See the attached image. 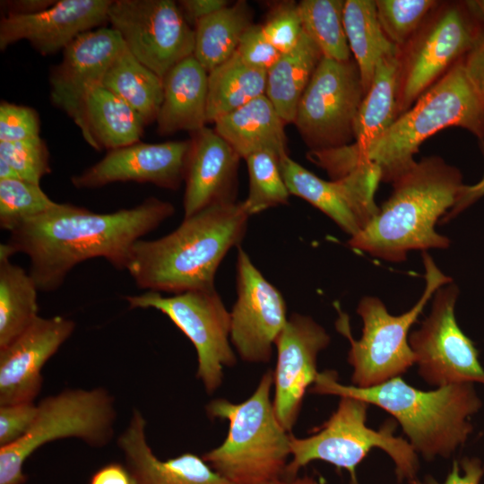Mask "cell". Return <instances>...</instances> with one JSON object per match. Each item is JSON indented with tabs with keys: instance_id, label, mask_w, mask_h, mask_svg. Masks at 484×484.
<instances>
[{
	"instance_id": "6da1fadb",
	"label": "cell",
	"mask_w": 484,
	"mask_h": 484,
	"mask_svg": "<svg viewBox=\"0 0 484 484\" xmlns=\"http://www.w3.org/2000/svg\"><path fill=\"white\" fill-rule=\"evenodd\" d=\"M174 213L171 203L156 197L108 213L57 203L11 231L6 244L13 255L29 256V273L39 290L51 292L87 259L101 257L126 270L134 245Z\"/></svg>"
},
{
	"instance_id": "7a4b0ae2",
	"label": "cell",
	"mask_w": 484,
	"mask_h": 484,
	"mask_svg": "<svg viewBox=\"0 0 484 484\" xmlns=\"http://www.w3.org/2000/svg\"><path fill=\"white\" fill-rule=\"evenodd\" d=\"M249 217L241 202L207 207L184 218L166 236L139 239L126 271L143 290L172 294L213 290L217 269L241 243Z\"/></svg>"
},
{
	"instance_id": "3957f363",
	"label": "cell",
	"mask_w": 484,
	"mask_h": 484,
	"mask_svg": "<svg viewBox=\"0 0 484 484\" xmlns=\"http://www.w3.org/2000/svg\"><path fill=\"white\" fill-rule=\"evenodd\" d=\"M392 185V194L349 246L392 263L405 261L411 250L447 248L450 239L435 228L463 193L460 170L440 157H426Z\"/></svg>"
},
{
	"instance_id": "277c9868",
	"label": "cell",
	"mask_w": 484,
	"mask_h": 484,
	"mask_svg": "<svg viewBox=\"0 0 484 484\" xmlns=\"http://www.w3.org/2000/svg\"><path fill=\"white\" fill-rule=\"evenodd\" d=\"M308 391L354 397L383 409L402 426L415 452L428 461L448 458L464 444L472 431L469 419L481 406L471 383L421 391L398 376L374 387L359 388L339 383L332 370L319 372Z\"/></svg>"
},
{
	"instance_id": "5b68a950",
	"label": "cell",
	"mask_w": 484,
	"mask_h": 484,
	"mask_svg": "<svg viewBox=\"0 0 484 484\" xmlns=\"http://www.w3.org/2000/svg\"><path fill=\"white\" fill-rule=\"evenodd\" d=\"M272 386L273 371L267 370L246 401L234 403L219 398L205 408L212 419H226L229 427L221 445L202 457L233 484H267L284 476L290 433L276 417Z\"/></svg>"
},
{
	"instance_id": "8992f818",
	"label": "cell",
	"mask_w": 484,
	"mask_h": 484,
	"mask_svg": "<svg viewBox=\"0 0 484 484\" xmlns=\"http://www.w3.org/2000/svg\"><path fill=\"white\" fill-rule=\"evenodd\" d=\"M452 126L484 141V100L470 82L462 59L394 120L359 167L375 165L382 181L393 183L416 163L414 155L424 141Z\"/></svg>"
},
{
	"instance_id": "52a82bcc",
	"label": "cell",
	"mask_w": 484,
	"mask_h": 484,
	"mask_svg": "<svg viewBox=\"0 0 484 484\" xmlns=\"http://www.w3.org/2000/svg\"><path fill=\"white\" fill-rule=\"evenodd\" d=\"M369 403L354 397L341 396L336 411L313 435L298 438L290 434L291 460L283 479L297 477L298 471L312 461H324L345 469L350 484H359L357 466L375 447L393 460L399 481L416 479L418 454L409 441L394 435L397 421L388 419L378 429L367 426Z\"/></svg>"
},
{
	"instance_id": "ba28073f",
	"label": "cell",
	"mask_w": 484,
	"mask_h": 484,
	"mask_svg": "<svg viewBox=\"0 0 484 484\" xmlns=\"http://www.w3.org/2000/svg\"><path fill=\"white\" fill-rule=\"evenodd\" d=\"M426 286L417 303L400 315H391L376 297L360 299L357 313L363 322L362 335L355 340L347 315L341 314L337 328L350 341L348 362L353 368L351 382L359 388H370L401 376L415 364L408 333L428 301L441 287L453 282L436 264L430 255L422 252Z\"/></svg>"
},
{
	"instance_id": "9c48e42d",
	"label": "cell",
	"mask_w": 484,
	"mask_h": 484,
	"mask_svg": "<svg viewBox=\"0 0 484 484\" xmlns=\"http://www.w3.org/2000/svg\"><path fill=\"white\" fill-rule=\"evenodd\" d=\"M29 431L13 445L0 448V484H24L26 460L52 441L76 438L94 448L115 436L116 400L102 386L66 388L43 398Z\"/></svg>"
},
{
	"instance_id": "30bf717a",
	"label": "cell",
	"mask_w": 484,
	"mask_h": 484,
	"mask_svg": "<svg viewBox=\"0 0 484 484\" xmlns=\"http://www.w3.org/2000/svg\"><path fill=\"white\" fill-rule=\"evenodd\" d=\"M483 36L484 17L475 1L435 9L408 43L405 54L400 55L397 116L463 59Z\"/></svg>"
},
{
	"instance_id": "8fae6325",
	"label": "cell",
	"mask_w": 484,
	"mask_h": 484,
	"mask_svg": "<svg viewBox=\"0 0 484 484\" xmlns=\"http://www.w3.org/2000/svg\"><path fill=\"white\" fill-rule=\"evenodd\" d=\"M125 299L132 309L153 308L166 315L194 346L196 377L206 393L221 385L224 367L235 366L237 358L230 342V312L215 289L169 297L148 290Z\"/></svg>"
},
{
	"instance_id": "7c38bea8",
	"label": "cell",
	"mask_w": 484,
	"mask_h": 484,
	"mask_svg": "<svg viewBox=\"0 0 484 484\" xmlns=\"http://www.w3.org/2000/svg\"><path fill=\"white\" fill-rule=\"evenodd\" d=\"M365 93L353 58H321L293 122L309 151L337 148L354 141L355 118Z\"/></svg>"
},
{
	"instance_id": "4fadbf2b",
	"label": "cell",
	"mask_w": 484,
	"mask_h": 484,
	"mask_svg": "<svg viewBox=\"0 0 484 484\" xmlns=\"http://www.w3.org/2000/svg\"><path fill=\"white\" fill-rule=\"evenodd\" d=\"M108 21L129 52L161 79L193 56L194 30L175 1H113Z\"/></svg>"
},
{
	"instance_id": "5bb4252c",
	"label": "cell",
	"mask_w": 484,
	"mask_h": 484,
	"mask_svg": "<svg viewBox=\"0 0 484 484\" xmlns=\"http://www.w3.org/2000/svg\"><path fill=\"white\" fill-rule=\"evenodd\" d=\"M458 294L454 282L438 289L429 315L409 337L419 375L436 388L461 383L484 385L479 351L455 319Z\"/></svg>"
},
{
	"instance_id": "9a60e30c",
	"label": "cell",
	"mask_w": 484,
	"mask_h": 484,
	"mask_svg": "<svg viewBox=\"0 0 484 484\" xmlns=\"http://www.w3.org/2000/svg\"><path fill=\"white\" fill-rule=\"evenodd\" d=\"M280 168L290 194L320 210L350 237L359 233L379 212L375 194L382 179L375 165L360 166L330 181L307 170L289 154L280 158Z\"/></svg>"
},
{
	"instance_id": "2e32d148",
	"label": "cell",
	"mask_w": 484,
	"mask_h": 484,
	"mask_svg": "<svg viewBox=\"0 0 484 484\" xmlns=\"http://www.w3.org/2000/svg\"><path fill=\"white\" fill-rule=\"evenodd\" d=\"M237 293L230 312V342L242 360L267 363L288 321L286 303L239 246Z\"/></svg>"
},
{
	"instance_id": "e0dca14e",
	"label": "cell",
	"mask_w": 484,
	"mask_h": 484,
	"mask_svg": "<svg viewBox=\"0 0 484 484\" xmlns=\"http://www.w3.org/2000/svg\"><path fill=\"white\" fill-rule=\"evenodd\" d=\"M125 48L115 30L101 26L73 39L50 73L52 103L73 119L87 143L98 151L86 123V100L91 91L102 84L110 65Z\"/></svg>"
},
{
	"instance_id": "ac0fdd59",
	"label": "cell",
	"mask_w": 484,
	"mask_h": 484,
	"mask_svg": "<svg viewBox=\"0 0 484 484\" xmlns=\"http://www.w3.org/2000/svg\"><path fill=\"white\" fill-rule=\"evenodd\" d=\"M330 341L325 329L312 317L294 313L275 341L273 408L279 422L289 433L298 419L307 390L319 374L317 356Z\"/></svg>"
},
{
	"instance_id": "d6986e66",
	"label": "cell",
	"mask_w": 484,
	"mask_h": 484,
	"mask_svg": "<svg viewBox=\"0 0 484 484\" xmlns=\"http://www.w3.org/2000/svg\"><path fill=\"white\" fill-rule=\"evenodd\" d=\"M400 55L384 57L377 63L355 118L354 141L307 153V158L324 169L332 180L357 169L366 152L397 118Z\"/></svg>"
},
{
	"instance_id": "ffe728a7",
	"label": "cell",
	"mask_w": 484,
	"mask_h": 484,
	"mask_svg": "<svg viewBox=\"0 0 484 484\" xmlns=\"http://www.w3.org/2000/svg\"><path fill=\"white\" fill-rule=\"evenodd\" d=\"M61 315L39 316L20 336L0 349V405L34 402L39 394L42 368L75 330Z\"/></svg>"
},
{
	"instance_id": "44dd1931",
	"label": "cell",
	"mask_w": 484,
	"mask_h": 484,
	"mask_svg": "<svg viewBox=\"0 0 484 484\" xmlns=\"http://www.w3.org/2000/svg\"><path fill=\"white\" fill-rule=\"evenodd\" d=\"M189 141L138 142L110 150L103 159L73 176L76 188H97L115 182L151 183L177 190L184 180Z\"/></svg>"
},
{
	"instance_id": "7402d4cb",
	"label": "cell",
	"mask_w": 484,
	"mask_h": 484,
	"mask_svg": "<svg viewBox=\"0 0 484 484\" xmlns=\"http://www.w3.org/2000/svg\"><path fill=\"white\" fill-rule=\"evenodd\" d=\"M110 0H59L30 15L4 16L0 22V49L25 39L41 55L64 50L81 34L108 21Z\"/></svg>"
},
{
	"instance_id": "603a6c76",
	"label": "cell",
	"mask_w": 484,
	"mask_h": 484,
	"mask_svg": "<svg viewBox=\"0 0 484 484\" xmlns=\"http://www.w3.org/2000/svg\"><path fill=\"white\" fill-rule=\"evenodd\" d=\"M240 157L207 126L192 133L186 154L184 218L215 204L236 203Z\"/></svg>"
},
{
	"instance_id": "cb8c5ba5",
	"label": "cell",
	"mask_w": 484,
	"mask_h": 484,
	"mask_svg": "<svg viewBox=\"0 0 484 484\" xmlns=\"http://www.w3.org/2000/svg\"><path fill=\"white\" fill-rule=\"evenodd\" d=\"M146 426L141 410L134 408L117 439L134 484H233L194 454L160 460L149 445Z\"/></svg>"
},
{
	"instance_id": "d4e9b609",
	"label": "cell",
	"mask_w": 484,
	"mask_h": 484,
	"mask_svg": "<svg viewBox=\"0 0 484 484\" xmlns=\"http://www.w3.org/2000/svg\"><path fill=\"white\" fill-rule=\"evenodd\" d=\"M162 81L163 99L156 120L158 133H194L206 126L208 73L194 56L179 62Z\"/></svg>"
},
{
	"instance_id": "484cf974",
	"label": "cell",
	"mask_w": 484,
	"mask_h": 484,
	"mask_svg": "<svg viewBox=\"0 0 484 484\" xmlns=\"http://www.w3.org/2000/svg\"><path fill=\"white\" fill-rule=\"evenodd\" d=\"M214 130L240 158L261 151L288 154L286 123L270 99L259 96L214 122Z\"/></svg>"
},
{
	"instance_id": "4316f807",
	"label": "cell",
	"mask_w": 484,
	"mask_h": 484,
	"mask_svg": "<svg viewBox=\"0 0 484 484\" xmlns=\"http://www.w3.org/2000/svg\"><path fill=\"white\" fill-rule=\"evenodd\" d=\"M323 55L303 30L298 45L267 72L265 96L287 124L294 122L299 100Z\"/></svg>"
},
{
	"instance_id": "83f0119b",
	"label": "cell",
	"mask_w": 484,
	"mask_h": 484,
	"mask_svg": "<svg viewBox=\"0 0 484 484\" xmlns=\"http://www.w3.org/2000/svg\"><path fill=\"white\" fill-rule=\"evenodd\" d=\"M6 243L0 245V349L25 332L39 316V289L29 272L11 262Z\"/></svg>"
},
{
	"instance_id": "f1b7e54d",
	"label": "cell",
	"mask_w": 484,
	"mask_h": 484,
	"mask_svg": "<svg viewBox=\"0 0 484 484\" xmlns=\"http://www.w3.org/2000/svg\"><path fill=\"white\" fill-rule=\"evenodd\" d=\"M343 24L350 52L367 92L377 63L384 57L400 55L401 49L381 28L373 0H345Z\"/></svg>"
},
{
	"instance_id": "f546056e",
	"label": "cell",
	"mask_w": 484,
	"mask_h": 484,
	"mask_svg": "<svg viewBox=\"0 0 484 484\" xmlns=\"http://www.w3.org/2000/svg\"><path fill=\"white\" fill-rule=\"evenodd\" d=\"M253 12L246 1H237L200 20L194 26L193 56L209 73L227 61L253 24Z\"/></svg>"
},
{
	"instance_id": "4dcf8cb0",
	"label": "cell",
	"mask_w": 484,
	"mask_h": 484,
	"mask_svg": "<svg viewBox=\"0 0 484 484\" xmlns=\"http://www.w3.org/2000/svg\"><path fill=\"white\" fill-rule=\"evenodd\" d=\"M85 117L99 150L104 147L110 151L140 142L146 125L135 110L102 85L89 94Z\"/></svg>"
},
{
	"instance_id": "1f68e13d",
	"label": "cell",
	"mask_w": 484,
	"mask_h": 484,
	"mask_svg": "<svg viewBox=\"0 0 484 484\" xmlns=\"http://www.w3.org/2000/svg\"><path fill=\"white\" fill-rule=\"evenodd\" d=\"M101 85L135 110L146 125L157 120L163 99V81L126 47L110 65Z\"/></svg>"
},
{
	"instance_id": "d6a6232c",
	"label": "cell",
	"mask_w": 484,
	"mask_h": 484,
	"mask_svg": "<svg viewBox=\"0 0 484 484\" xmlns=\"http://www.w3.org/2000/svg\"><path fill=\"white\" fill-rule=\"evenodd\" d=\"M267 72L255 68L235 52L208 73L207 122L264 95Z\"/></svg>"
},
{
	"instance_id": "836d02e7",
	"label": "cell",
	"mask_w": 484,
	"mask_h": 484,
	"mask_svg": "<svg viewBox=\"0 0 484 484\" xmlns=\"http://www.w3.org/2000/svg\"><path fill=\"white\" fill-rule=\"evenodd\" d=\"M343 0H302L298 11L303 30L323 56L337 61L351 58L343 24Z\"/></svg>"
},
{
	"instance_id": "e575fe53",
	"label": "cell",
	"mask_w": 484,
	"mask_h": 484,
	"mask_svg": "<svg viewBox=\"0 0 484 484\" xmlns=\"http://www.w3.org/2000/svg\"><path fill=\"white\" fill-rule=\"evenodd\" d=\"M248 172V194L241 202L249 215L287 204L290 192L280 168V157L269 151L255 152L245 159Z\"/></svg>"
},
{
	"instance_id": "d590c367",
	"label": "cell",
	"mask_w": 484,
	"mask_h": 484,
	"mask_svg": "<svg viewBox=\"0 0 484 484\" xmlns=\"http://www.w3.org/2000/svg\"><path fill=\"white\" fill-rule=\"evenodd\" d=\"M39 184L22 179H0V228L9 232L54 208Z\"/></svg>"
},
{
	"instance_id": "8d00e7d4",
	"label": "cell",
	"mask_w": 484,
	"mask_h": 484,
	"mask_svg": "<svg viewBox=\"0 0 484 484\" xmlns=\"http://www.w3.org/2000/svg\"><path fill=\"white\" fill-rule=\"evenodd\" d=\"M376 14L386 37L400 49L438 5L434 0H376Z\"/></svg>"
},
{
	"instance_id": "74e56055",
	"label": "cell",
	"mask_w": 484,
	"mask_h": 484,
	"mask_svg": "<svg viewBox=\"0 0 484 484\" xmlns=\"http://www.w3.org/2000/svg\"><path fill=\"white\" fill-rule=\"evenodd\" d=\"M0 160L11 166L20 179L36 184L51 172L48 150L40 136L0 142Z\"/></svg>"
},
{
	"instance_id": "f35d334b",
	"label": "cell",
	"mask_w": 484,
	"mask_h": 484,
	"mask_svg": "<svg viewBox=\"0 0 484 484\" xmlns=\"http://www.w3.org/2000/svg\"><path fill=\"white\" fill-rule=\"evenodd\" d=\"M262 27L266 39L281 55L291 51L303 33L298 3L281 1L272 4Z\"/></svg>"
},
{
	"instance_id": "ab89813d",
	"label": "cell",
	"mask_w": 484,
	"mask_h": 484,
	"mask_svg": "<svg viewBox=\"0 0 484 484\" xmlns=\"http://www.w3.org/2000/svg\"><path fill=\"white\" fill-rule=\"evenodd\" d=\"M37 112L27 106L6 101L0 105V142H18L39 137Z\"/></svg>"
},
{
	"instance_id": "60d3db41",
	"label": "cell",
	"mask_w": 484,
	"mask_h": 484,
	"mask_svg": "<svg viewBox=\"0 0 484 484\" xmlns=\"http://www.w3.org/2000/svg\"><path fill=\"white\" fill-rule=\"evenodd\" d=\"M247 65L268 72L281 54L266 39L262 24H252L243 34L236 51Z\"/></svg>"
},
{
	"instance_id": "b9f144b4",
	"label": "cell",
	"mask_w": 484,
	"mask_h": 484,
	"mask_svg": "<svg viewBox=\"0 0 484 484\" xmlns=\"http://www.w3.org/2000/svg\"><path fill=\"white\" fill-rule=\"evenodd\" d=\"M37 411L34 402L0 405V448L13 445L25 436Z\"/></svg>"
},
{
	"instance_id": "7bdbcfd3",
	"label": "cell",
	"mask_w": 484,
	"mask_h": 484,
	"mask_svg": "<svg viewBox=\"0 0 484 484\" xmlns=\"http://www.w3.org/2000/svg\"><path fill=\"white\" fill-rule=\"evenodd\" d=\"M484 474V465L480 459L477 458H463L461 464L457 461H454L453 468L446 477L444 483L441 484H480ZM411 484H440L433 480H428L427 483L414 479L409 481Z\"/></svg>"
},
{
	"instance_id": "ee69618b",
	"label": "cell",
	"mask_w": 484,
	"mask_h": 484,
	"mask_svg": "<svg viewBox=\"0 0 484 484\" xmlns=\"http://www.w3.org/2000/svg\"><path fill=\"white\" fill-rule=\"evenodd\" d=\"M229 3L226 0H181L177 4L189 25L194 27L200 20L228 6Z\"/></svg>"
},
{
	"instance_id": "f6af8a7d",
	"label": "cell",
	"mask_w": 484,
	"mask_h": 484,
	"mask_svg": "<svg viewBox=\"0 0 484 484\" xmlns=\"http://www.w3.org/2000/svg\"><path fill=\"white\" fill-rule=\"evenodd\" d=\"M462 63L470 82L484 100V36L462 59Z\"/></svg>"
},
{
	"instance_id": "bcb514c9",
	"label": "cell",
	"mask_w": 484,
	"mask_h": 484,
	"mask_svg": "<svg viewBox=\"0 0 484 484\" xmlns=\"http://www.w3.org/2000/svg\"><path fill=\"white\" fill-rule=\"evenodd\" d=\"M89 484H134L125 464L111 462L99 468Z\"/></svg>"
},
{
	"instance_id": "7dc6e473",
	"label": "cell",
	"mask_w": 484,
	"mask_h": 484,
	"mask_svg": "<svg viewBox=\"0 0 484 484\" xmlns=\"http://www.w3.org/2000/svg\"><path fill=\"white\" fill-rule=\"evenodd\" d=\"M479 144L484 159V141H480ZM482 196H484V173L478 183L471 186H465L463 193L457 204L450 212H448L445 217L442 218L441 222L450 220L454 217L457 216Z\"/></svg>"
},
{
	"instance_id": "c3c4849f",
	"label": "cell",
	"mask_w": 484,
	"mask_h": 484,
	"mask_svg": "<svg viewBox=\"0 0 484 484\" xmlns=\"http://www.w3.org/2000/svg\"><path fill=\"white\" fill-rule=\"evenodd\" d=\"M56 0H12L2 1L4 16L30 15L42 12L52 6Z\"/></svg>"
},
{
	"instance_id": "681fc988",
	"label": "cell",
	"mask_w": 484,
	"mask_h": 484,
	"mask_svg": "<svg viewBox=\"0 0 484 484\" xmlns=\"http://www.w3.org/2000/svg\"><path fill=\"white\" fill-rule=\"evenodd\" d=\"M267 484H319L313 477L305 475L303 477H295L293 479H278Z\"/></svg>"
},
{
	"instance_id": "f907efd6",
	"label": "cell",
	"mask_w": 484,
	"mask_h": 484,
	"mask_svg": "<svg viewBox=\"0 0 484 484\" xmlns=\"http://www.w3.org/2000/svg\"><path fill=\"white\" fill-rule=\"evenodd\" d=\"M475 3L484 17V0H475Z\"/></svg>"
}]
</instances>
